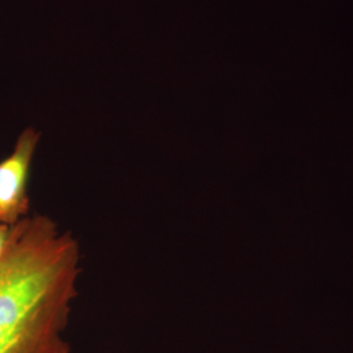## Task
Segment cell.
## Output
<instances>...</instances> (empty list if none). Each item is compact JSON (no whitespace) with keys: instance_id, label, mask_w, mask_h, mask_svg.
<instances>
[{"instance_id":"obj_2","label":"cell","mask_w":353,"mask_h":353,"mask_svg":"<svg viewBox=\"0 0 353 353\" xmlns=\"http://www.w3.org/2000/svg\"><path fill=\"white\" fill-rule=\"evenodd\" d=\"M41 134L26 128L16 140L12 153L0 161V223L14 225L29 214V176Z\"/></svg>"},{"instance_id":"obj_3","label":"cell","mask_w":353,"mask_h":353,"mask_svg":"<svg viewBox=\"0 0 353 353\" xmlns=\"http://www.w3.org/2000/svg\"><path fill=\"white\" fill-rule=\"evenodd\" d=\"M11 232H12V227L0 223V255L6 250L8 241L11 237Z\"/></svg>"},{"instance_id":"obj_1","label":"cell","mask_w":353,"mask_h":353,"mask_svg":"<svg viewBox=\"0 0 353 353\" xmlns=\"http://www.w3.org/2000/svg\"><path fill=\"white\" fill-rule=\"evenodd\" d=\"M80 245L45 214L12 225L0 255V353H70L63 339L79 294Z\"/></svg>"}]
</instances>
